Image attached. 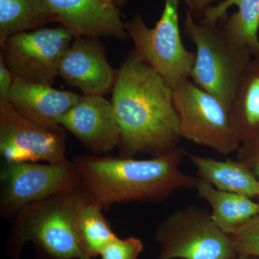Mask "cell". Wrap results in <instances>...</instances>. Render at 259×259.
Instances as JSON below:
<instances>
[{"label": "cell", "mask_w": 259, "mask_h": 259, "mask_svg": "<svg viewBox=\"0 0 259 259\" xmlns=\"http://www.w3.org/2000/svg\"><path fill=\"white\" fill-rule=\"evenodd\" d=\"M112 93L123 156L146 153L155 157L178 147L173 90L134 50L118 70Z\"/></svg>", "instance_id": "1"}, {"label": "cell", "mask_w": 259, "mask_h": 259, "mask_svg": "<svg viewBox=\"0 0 259 259\" xmlns=\"http://www.w3.org/2000/svg\"><path fill=\"white\" fill-rule=\"evenodd\" d=\"M181 139L228 156L241 145L231 107L189 79L173 89Z\"/></svg>", "instance_id": "5"}, {"label": "cell", "mask_w": 259, "mask_h": 259, "mask_svg": "<svg viewBox=\"0 0 259 259\" xmlns=\"http://www.w3.org/2000/svg\"><path fill=\"white\" fill-rule=\"evenodd\" d=\"M144 250L142 241L136 237H117L102 250L101 259H138Z\"/></svg>", "instance_id": "22"}, {"label": "cell", "mask_w": 259, "mask_h": 259, "mask_svg": "<svg viewBox=\"0 0 259 259\" xmlns=\"http://www.w3.org/2000/svg\"><path fill=\"white\" fill-rule=\"evenodd\" d=\"M107 1L110 2L111 4L119 9V8L123 7L128 0H107Z\"/></svg>", "instance_id": "26"}, {"label": "cell", "mask_w": 259, "mask_h": 259, "mask_svg": "<svg viewBox=\"0 0 259 259\" xmlns=\"http://www.w3.org/2000/svg\"><path fill=\"white\" fill-rule=\"evenodd\" d=\"M231 110L241 144L259 134V55L252 57L243 71Z\"/></svg>", "instance_id": "18"}, {"label": "cell", "mask_w": 259, "mask_h": 259, "mask_svg": "<svg viewBox=\"0 0 259 259\" xmlns=\"http://www.w3.org/2000/svg\"><path fill=\"white\" fill-rule=\"evenodd\" d=\"M202 23L221 22L225 34L233 42L259 55V0H224L204 10Z\"/></svg>", "instance_id": "15"}, {"label": "cell", "mask_w": 259, "mask_h": 259, "mask_svg": "<svg viewBox=\"0 0 259 259\" xmlns=\"http://www.w3.org/2000/svg\"><path fill=\"white\" fill-rule=\"evenodd\" d=\"M54 22L74 37L128 38L119 9L107 0H46Z\"/></svg>", "instance_id": "13"}, {"label": "cell", "mask_w": 259, "mask_h": 259, "mask_svg": "<svg viewBox=\"0 0 259 259\" xmlns=\"http://www.w3.org/2000/svg\"><path fill=\"white\" fill-rule=\"evenodd\" d=\"M223 1L224 0H184L187 6V10L190 12L194 18L202 16L204 10L211 6L212 3Z\"/></svg>", "instance_id": "25"}, {"label": "cell", "mask_w": 259, "mask_h": 259, "mask_svg": "<svg viewBox=\"0 0 259 259\" xmlns=\"http://www.w3.org/2000/svg\"><path fill=\"white\" fill-rule=\"evenodd\" d=\"M54 22L46 0H0V46L12 35Z\"/></svg>", "instance_id": "19"}, {"label": "cell", "mask_w": 259, "mask_h": 259, "mask_svg": "<svg viewBox=\"0 0 259 259\" xmlns=\"http://www.w3.org/2000/svg\"><path fill=\"white\" fill-rule=\"evenodd\" d=\"M236 152V160L248 167L259 179V134L242 143Z\"/></svg>", "instance_id": "23"}, {"label": "cell", "mask_w": 259, "mask_h": 259, "mask_svg": "<svg viewBox=\"0 0 259 259\" xmlns=\"http://www.w3.org/2000/svg\"><path fill=\"white\" fill-rule=\"evenodd\" d=\"M14 76L8 69L3 56H0V102H7L9 97Z\"/></svg>", "instance_id": "24"}, {"label": "cell", "mask_w": 259, "mask_h": 259, "mask_svg": "<svg viewBox=\"0 0 259 259\" xmlns=\"http://www.w3.org/2000/svg\"><path fill=\"white\" fill-rule=\"evenodd\" d=\"M187 156L195 166L199 179L216 189L259 198V179L241 161L231 158L220 161L188 152Z\"/></svg>", "instance_id": "17"}, {"label": "cell", "mask_w": 259, "mask_h": 259, "mask_svg": "<svg viewBox=\"0 0 259 259\" xmlns=\"http://www.w3.org/2000/svg\"><path fill=\"white\" fill-rule=\"evenodd\" d=\"M258 204H259V198H258Z\"/></svg>", "instance_id": "28"}, {"label": "cell", "mask_w": 259, "mask_h": 259, "mask_svg": "<svg viewBox=\"0 0 259 259\" xmlns=\"http://www.w3.org/2000/svg\"><path fill=\"white\" fill-rule=\"evenodd\" d=\"M79 97L51 85L15 79L7 102L32 122L51 131L65 132L59 122Z\"/></svg>", "instance_id": "14"}, {"label": "cell", "mask_w": 259, "mask_h": 259, "mask_svg": "<svg viewBox=\"0 0 259 259\" xmlns=\"http://www.w3.org/2000/svg\"><path fill=\"white\" fill-rule=\"evenodd\" d=\"M85 197L81 188L27 206L16 214L8 235V254L20 259L32 242L42 259H92L80 238L78 218Z\"/></svg>", "instance_id": "3"}, {"label": "cell", "mask_w": 259, "mask_h": 259, "mask_svg": "<svg viewBox=\"0 0 259 259\" xmlns=\"http://www.w3.org/2000/svg\"><path fill=\"white\" fill-rule=\"evenodd\" d=\"M74 38L62 25L20 32L6 40L1 54L15 79L52 86Z\"/></svg>", "instance_id": "9"}, {"label": "cell", "mask_w": 259, "mask_h": 259, "mask_svg": "<svg viewBox=\"0 0 259 259\" xmlns=\"http://www.w3.org/2000/svg\"><path fill=\"white\" fill-rule=\"evenodd\" d=\"M230 236L238 255H249L259 259V214Z\"/></svg>", "instance_id": "21"}, {"label": "cell", "mask_w": 259, "mask_h": 259, "mask_svg": "<svg viewBox=\"0 0 259 259\" xmlns=\"http://www.w3.org/2000/svg\"><path fill=\"white\" fill-rule=\"evenodd\" d=\"M236 259H258V258H255V257H254V256H252V255L240 254V255H238V256L237 257Z\"/></svg>", "instance_id": "27"}, {"label": "cell", "mask_w": 259, "mask_h": 259, "mask_svg": "<svg viewBox=\"0 0 259 259\" xmlns=\"http://www.w3.org/2000/svg\"><path fill=\"white\" fill-rule=\"evenodd\" d=\"M195 190L197 197L212 208L211 216L216 226L229 236L259 214L258 202L246 196L218 190L201 179Z\"/></svg>", "instance_id": "16"}, {"label": "cell", "mask_w": 259, "mask_h": 259, "mask_svg": "<svg viewBox=\"0 0 259 259\" xmlns=\"http://www.w3.org/2000/svg\"><path fill=\"white\" fill-rule=\"evenodd\" d=\"M161 17L149 28L140 14L125 23L136 54L158 73L173 90L189 79L195 61V53L187 50L181 37L179 6L180 0H163Z\"/></svg>", "instance_id": "6"}, {"label": "cell", "mask_w": 259, "mask_h": 259, "mask_svg": "<svg viewBox=\"0 0 259 259\" xmlns=\"http://www.w3.org/2000/svg\"><path fill=\"white\" fill-rule=\"evenodd\" d=\"M59 123L92 154L101 156L120 145V128L115 110L111 102L103 96H80Z\"/></svg>", "instance_id": "11"}, {"label": "cell", "mask_w": 259, "mask_h": 259, "mask_svg": "<svg viewBox=\"0 0 259 259\" xmlns=\"http://www.w3.org/2000/svg\"><path fill=\"white\" fill-rule=\"evenodd\" d=\"M65 137V132L46 128L9 102H0V152L5 163H66Z\"/></svg>", "instance_id": "10"}, {"label": "cell", "mask_w": 259, "mask_h": 259, "mask_svg": "<svg viewBox=\"0 0 259 259\" xmlns=\"http://www.w3.org/2000/svg\"><path fill=\"white\" fill-rule=\"evenodd\" d=\"M102 210L85 194L80 206L78 226L83 248L92 259L101 254L105 247L117 237Z\"/></svg>", "instance_id": "20"}, {"label": "cell", "mask_w": 259, "mask_h": 259, "mask_svg": "<svg viewBox=\"0 0 259 259\" xmlns=\"http://www.w3.org/2000/svg\"><path fill=\"white\" fill-rule=\"evenodd\" d=\"M185 148L149 159L83 155L74 163L80 188L102 209L128 202L158 203L180 190L195 189L199 178L182 171Z\"/></svg>", "instance_id": "2"}, {"label": "cell", "mask_w": 259, "mask_h": 259, "mask_svg": "<svg viewBox=\"0 0 259 259\" xmlns=\"http://www.w3.org/2000/svg\"><path fill=\"white\" fill-rule=\"evenodd\" d=\"M117 72L97 39L76 37L61 58L58 74L84 95L104 96L112 92Z\"/></svg>", "instance_id": "12"}, {"label": "cell", "mask_w": 259, "mask_h": 259, "mask_svg": "<svg viewBox=\"0 0 259 259\" xmlns=\"http://www.w3.org/2000/svg\"><path fill=\"white\" fill-rule=\"evenodd\" d=\"M184 32L196 47L190 77L231 107L240 79L253 57L249 49L231 40L218 24L197 23L188 10Z\"/></svg>", "instance_id": "4"}, {"label": "cell", "mask_w": 259, "mask_h": 259, "mask_svg": "<svg viewBox=\"0 0 259 259\" xmlns=\"http://www.w3.org/2000/svg\"><path fill=\"white\" fill-rule=\"evenodd\" d=\"M157 259H236L229 235L213 221L210 212L196 205L172 213L157 227Z\"/></svg>", "instance_id": "7"}, {"label": "cell", "mask_w": 259, "mask_h": 259, "mask_svg": "<svg viewBox=\"0 0 259 259\" xmlns=\"http://www.w3.org/2000/svg\"><path fill=\"white\" fill-rule=\"evenodd\" d=\"M79 187L74 161L5 163L1 171L0 213L12 221L27 206Z\"/></svg>", "instance_id": "8"}]
</instances>
